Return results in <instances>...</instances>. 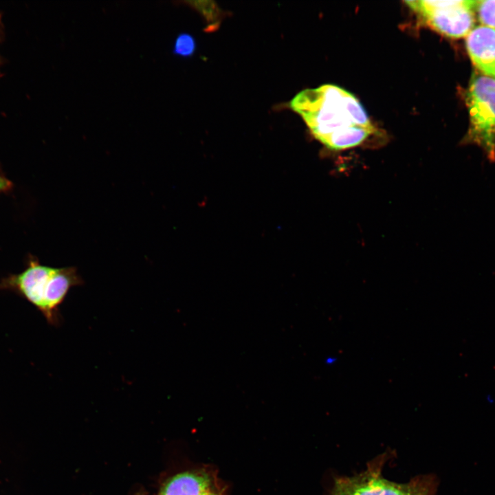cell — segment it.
<instances>
[{"label":"cell","mask_w":495,"mask_h":495,"mask_svg":"<svg viewBox=\"0 0 495 495\" xmlns=\"http://www.w3.org/2000/svg\"><path fill=\"white\" fill-rule=\"evenodd\" d=\"M289 106L314 138L331 150L359 146L375 130L357 98L337 85L306 89L295 96Z\"/></svg>","instance_id":"6da1fadb"},{"label":"cell","mask_w":495,"mask_h":495,"mask_svg":"<svg viewBox=\"0 0 495 495\" xmlns=\"http://www.w3.org/2000/svg\"><path fill=\"white\" fill-rule=\"evenodd\" d=\"M386 456L377 457L363 472L352 476L336 478L331 495H436L434 476L422 474L406 483H396L383 477Z\"/></svg>","instance_id":"7a4b0ae2"},{"label":"cell","mask_w":495,"mask_h":495,"mask_svg":"<svg viewBox=\"0 0 495 495\" xmlns=\"http://www.w3.org/2000/svg\"><path fill=\"white\" fill-rule=\"evenodd\" d=\"M470 127L469 139L490 160H495V79L475 74L467 93Z\"/></svg>","instance_id":"3957f363"},{"label":"cell","mask_w":495,"mask_h":495,"mask_svg":"<svg viewBox=\"0 0 495 495\" xmlns=\"http://www.w3.org/2000/svg\"><path fill=\"white\" fill-rule=\"evenodd\" d=\"M406 3L430 26L447 36L465 38L474 28L475 1L412 0Z\"/></svg>","instance_id":"277c9868"},{"label":"cell","mask_w":495,"mask_h":495,"mask_svg":"<svg viewBox=\"0 0 495 495\" xmlns=\"http://www.w3.org/2000/svg\"><path fill=\"white\" fill-rule=\"evenodd\" d=\"M84 284L75 266L54 268L45 289L41 310L50 322L59 320L57 313L71 288Z\"/></svg>","instance_id":"5b68a950"},{"label":"cell","mask_w":495,"mask_h":495,"mask_svg":"<svg viewBox=\"0 0 495 495\" xmlns=\"http://www.w3.org/2000/svg\"><path fill=\"white\" fill-rule=\"evenodd\" d=\"M468 54L481 74L495 79V30L474 27L465 37Z\"/></svg>","instance_id":"8992f818"},{"label":"cell","mask_w":495,"mask_h":495,"mask_svg":"<svg viewBox=\"0 0 495 495\" xmlns=\"http://www.w3.org/2000/svg\"><path fill=\"white\" fill-rule=\"evenodd\" d=\"M55 267L41 265L32 259L22 273L10 278V285L17 288L29 301L41 309L47 282Z\"/></svg>","instance_id":"52a82bcc"},{"label":"cell","mask_w":495,"mask_h":495,"mask_svg":"<svg viewBox=\"0 0 495 495\" xmlns=\"http://www.w3.org/2000/svg\"><path fill=\"white\" fill-rule=\"evenodd\" d=\"M219 494L210 476L206 473L184 472L169 479L160 495Z\"/></svg>","instance_id":"ba28073f"},{"label":"cell","mask_w":495,"mask_h":495,"mask_svg":"<svg viewBox=\"0 0 495 495\" xmlns=\"http://www.w3.org/2000/svg\"><path fill=\"white\" fill-rule=\"evenodd\" d=\"M474 10L481 25L495 30V0L475 1Z\"/></svg>","instance_id":"9c48e42d"},{"label":"cell","mask_w":495,"mask_h":495,"mask_svg":"<svg viewBox=\"0 0 495 495\" xmlns=\"http://www.w3.org/2000/svg\"><path fill=\"white\" fill-rule=\"evenodd\" d=\"M197 49V43L194 37L188 33H181L176 38L173 45L175 55L188 58L192 56Z\"/></svg>","instance_id":"30bf717a"},{"label":"cell","mask_w":495,"mask_h":495,"mask_svg":"<svg viewBox=\"0 0 495 495\" xmlns=\"http://www.w3.org/2000/svg\"><path fill=\"white\" fill-rule=\"evenodd\" d=\"M11 187L12 182L0 174V193L10 190Z\"/></svg>","instance_id":"8fae6325"},{"label":"cell","mask_w":495,"mask_h":495,"mask_svg":"<svg viewBox=\"0 0 495 495\" xmlns=\"http://www.w3.org/2000/svg\"><path fill=\"white\" fill-rule=\"evenodd\" d=\"M336 362V358L335 359L333 357L328 358L325 360V363L329 365L334 364Z\"/></svg>","instance_id":"7c38bea8"},{"label":"cell","mask_w":495,"mask_h":495,"mask_svg":"<svg viewBox=\"0 0 495 495\" xmlns=\"http://www.w3.org/2000/svg\"><path fill=\"white\" fill-rule=\"evenodd\" d=\"M214 495H219V494H214Z\"/></svg>","instance_id":"4fadbf2b"}]
</instances>
